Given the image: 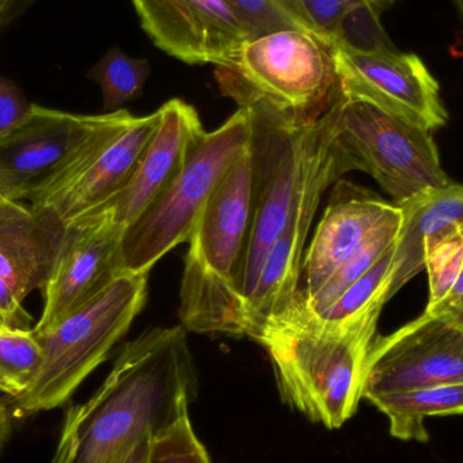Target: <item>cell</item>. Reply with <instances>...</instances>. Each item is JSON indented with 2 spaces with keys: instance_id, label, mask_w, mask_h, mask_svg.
I'll return each mask as SVG.
<instances>
[{
  "instance_id": "cell-1",
  "label": "cell",
  "mask_w": 463,
  "mask_h": 463,
  "mask_svg": "<svg viewBox=\"0 0 463 463\" xmlns=\"http://www.w3.org/2000/svg\"><path fill=\"white\" fill-rule=\"evenodd\" d=\"M198 374L184 326L152 328L122 347L110 374L79 410L73 463H122L197 399Z\"/></svg>"
},
{
  "instance_id": "cell-2",
  "label": "cell",
  "mask_w": 463,
  "mask_h": 463,
  "mask_svg": "<svg viewBox=\"0 0 463 463\" xmlns=\"http://www.w3.org/2000/svg\"><path fill=\"white\" fill-rule=\"evenodd\" d=\"M383 305L343 324L324 323L301 294L256 326L283 404L326 429L345 426L364 400L367 358Z\"/></svg>"
},
{
  "instance_id": "cell-3",
  "label": "cell",
  "mask_w": 463,
  "mask_h": 463,
  "mask_svg": "<svg viewBox=\"0 0 463 463\" xmlns=\"http://www.w3.org/2000/svg\"><path fill=\"white\" fill-rule=\"evenodd\" d=\"M252 198L248 146L209 198L189 237L179 293V318L187 332L244 336L242 275Z\"/></svg>"
},
{
  "instance_id": "cell-4",
  "label": "cell",
  "mask_w": 463,
  "mask_h": 463,
  "mask_svg": "<svg viewBox=\"0 0 463 463\" xmlns=\"http://www.w3.org/2000/svg\"><path fill=\"white\" fill-rule=\"evenodd\" d=\"M148 274L122 272L97 296L37 336L43 364L29 391L13 400L14 412H48L70 402L129 331L146 299Z\"/></svg>"
},
{
  "instance_id": "cell-5",
  "label": "cell",
  "mask_w": 463,
  "mask_h": 463,
  "mask_svg": "<svg viewBox=\"0 0 463 463\" xmlns=\"http://www.w3.org/2000/svg\"><path fill=\"white\" fill-rule=\"evenodd\" d=\"M328 113L343 175L369 174L394 205L450 184L430 130L345 92Z\"/></svg>"
},
{
  "instance_id": "cell-6",
  "label": "cell",
  "mask_w": 463,
  "mask_h": 463,
  "mask_svg": "<svg viewBox=\"0 0 463 463\" xmlns=\"http://www.w3.org/2000/svg\"><path fill=\"white\" fill-rule=\"evenodd\" d=\"M216 79L222 94L248 92L301 121L320 118L343 94L331 46L296 29L250 38Z\"/></svg>"
},
{
  "instance_id": "cell-7",
  "label": "cell",
  "mask_w": 463,
  "mask_h": 463,
  "mask_svg": "<svg viewBox=\"0 0 463 463\" xmlns=\"http://www.w3.org/2000/svg\"><path fill=\"white\" fill-rule=\"evenodd\" d=\"M250 111L245 108H239L219 129L205 132L178 178L124 231L125 272L149 274L163 256L189 240L209 198L250 146Z\"/></svg>"
},
{
  "instance_id": "cell-8",
  "label": "cell",
  "mask_w": 463,
  "mask_h": 463,
  "mask_svg": "<svg viewBox=\"0 0 463 463\" xmlns=\"http://www.w3.org/2000/svg\"><path fill=\"white\" fill-rule=\"evenodd\" d=\"M159 119V110L146 117L124 109L103 113L75 154L30 197L32 212L65 230L105 208L129 184Z\"/></svg>"
},
{
  "instance_id": "cell-9",
  "label": "cell",
  "mask_w": 463,
  "mask_h": 463,
  "mask_svg": "<svg viewBox=\"0 0 463 463\" xmlns=\"http://www.w3.org/2000/svg\"><path fill=\"white\" fill-rule=\"evenodd\" d=\"M463 383V332L442 313L424 310L393 334L375 337L364 400L393 392Z\"/></svg>"
},
{
  "instance_id": "cell-10",
  "label": "cell",
  "mask_w": 463,
  "mask_h": 463,
  "mask_svg": "<svg viewBox=\"0 0 463 463\" xmlns=\"http://www.w3.org/2000/svg\"><path fill=\"white\" fill-rule=\"evenodd\" d=\"M343 92L434 132L449 113L437 79L420 57L396 49L354 52L331 46Z\"/></svg>"
},
{
  "instance_id": "cell-11",
  "label": "cell",
  "mask_w": 463,
  "mask_h": 463,
  "mask_svg": "<svg viewBox=\"0 0 463 463\" xmlns=\"http://www.w3.org/2000/svg\"><path fill=\"white\" fill-rule=\"evenodd\" d=\"M124 230L106 211L92 212L65 228L56 260L43 285V315L33 332L46 334L97 296L124 271Z\"/></svg>"
},
{
  "instance_id": "cell-12",
  "label": "cell",
  "mask_w": 463,
  "mask_h": 463,
  "mask_svg": "<svg viewBox=\"0 0 463 463\" xmlns=\"http://www.w3.org/2000/svg\"><path fill=\"white\" fill-rule=\"evenodd\" d=\"M152 43L187 64L228 67L250 35L227 0H132Z\"/></svg>"
},
{
  "instance_id": "cell-13",
  "label": "cell",
  "mask_w": 463,
  "mask_h": 463,
  "mask_svg": "<svg viewBox=\"0 0 463 463\" xmlns=\"http://www.w3.org/2000/svg\"><path fill=\"white\" fill-rule=\"evenodd\" d=\"M32 103L21 127L0 140V193L21 203L38 192L102 121Z\"/></svg>"
},
{
  "instance_id": "cell-14",
  "label": "cell",
  "mask_w": 463,
  "mask_h": 463,
  "mask_svg": "<svg viewBox=\"0 0 463 463\" xmlns=\"http://www.w3.org/2000/svg\"><path fill=\"white\" fill-rule=\"evenodd\" d=\"M342 176L332 140L328 155L305 187L286 227L264 259L252 296L244 307V336L298 296L304 247L310 225L324 192Z\"/></svg>"
},
{
  "instance_id": "cell-15",
  "label": "cell",
  "mask_w": 463,
  "mask_h": 463,
  "mask_svg": "<svg viewBox=\"0 0 463 463\" xmlns=\"http://www.w3.org/2000/svg\"><path fill=\"white\" fill-rule=\"evenodd\" d=\"M159 111V125L129 184L99 209L124 231L178 178L195 144L205 135L197 110L189 103L171 99Z\"/></svg>"
},
{
  "instance_id": "cell-16",
  "label": "cell",
  "mask_w": 463,
  "mask_h": 463,
  "mask_svg": "<svg viewBox=\"0 0 463 463\" xmlns=\"http://www.w3.org/2000/svg\"><path fill=\"white\" fill-rule=\"evenodd\" d=\"M400 214L394 203L348 181H337L309 250L302 260V299L312 298L326 280L381 225Z\"/></svg>"
},
{
  "instance_id": "cell-17",
  "label": "cell",
  "mask_w": 463,
  "mask_h": 463,
  "mask_svg": "<svg viewBox=\"0 0 463 463\" xmlns=\"http://www.w3.org/2000/svg\"><path fill=\"white\" fill-rule=\"evenodd\" d=\"M64 232L21 203L0 217V277L22 302L45 285Z\"/></svg>"
},
{
  "instance_id": "cell-18",
  "label": "cell",
  "mask_w": 463,
  "mask_h": 463,
  "mask_svg": "<svg viewBox=\"0 0 463 463\" xmlns=\"http://www.w3.org/2000/svg\"><path fill=\"white\" fill-rule=\"evenodd\" d=\"M393 256V278L386 302L424 269V240L432 234L463 225V184L450 182L407 203Z\"/></svg>"
},
{
  "instance_id": "cell-19",
  "label": "cell",
  "mask_w": 463,
  "mask_h": 463,
  "mask_svg": "<svg viewBox=\"0 0 463 463\" xmlns=\"http://www.w3.org/2000/svg\"><path fill=\"white\" fill-rule=\"evenodd\" d=\"M369 402L388 416L392 437L426 443L427 418L463 415V383L380 394Z\"/></svg>"
},
{
  "instance_id": "cell-20",
  "label": "cell",
  "mask_w": 463,
  "mask_h": 463,
  "mask_svg": "<svg viewBox=\"0 0 463 463\" xmlns=\"http://www.w3.org/2000/svg\"><path fill=\"white\" fill-rule=\"evenodd\" d=\"M402 211H400V214L381 225L350 258L345 259L312 298L307 301L302 299L307 310L313 315L324 312L359 278L364 277L396 244L400 227H402Z\"/></svg>"
},
{
  "instance_id": "cell-21",
  "label": "cell",
  "mask_w": 463,
  "mask_h": 463,
  "mask_svg": "<svg viewBox=\"0 0 463 463\" xmlns=\"http://www.w3.org/2000/svg\"><path fill=\"white\" fill-rule=\"evenodd\" d=\"M43 364V345L33 329L0 326V393L13 400L26 393Z\"/></svg>"
},
{
  "instance_id": "cell-22",
  "label": "cell",
  "mask_w": 463,
  "mask_h": 463,
  "mask_svg": "<svg viewBox=\"0 0 463 463\" xmlns=\"http://www.w3.org/2000/svg\"><path fill=\"white\" fill-rule=\"evenodd\" d=\"M149 75L148 60L128 56L118 48L110 49L89 72V78L100 87L105 113L122 110V106L137 99Z\"/></svg>"
},
{
  "instance_id": "cell-23",
  "label": "cell",
  "mask_w": 463,
  "mask_h": 463,
  "mask_svg": "<svg viewBox=\"0 0 463 463\" xmlns=\"http://www.w3.org/2000/svg\"><path fill=\"white\" fill-rule=\"evenodd\" d=\"M397 242V241H396ZM396 244L351 288H348L331 307L315 315L324 323L343 324L386 304V294L393 278V256ZM313 315V313H312Z\"/></svg>"
},
{
  "instance_id": "cell-24",
  "label": "cell",
  "mask_w": 463,
  "mask_h": 463,
  "mask_svg": "<svg viewBox=\"0 0 463 463\" xmlns=\"http://www.w3.org/2000/svg\"><path fill=\"white\" fill-rule=\"evenodd\" d=\"M424 269L429 274L430 286L426 310H432L448 298L461 277L462 225L432 234L424 240Z\"/></svg>"
},
{
  "instance_id": "cell-25",
  "label": "cell",
  "mask_w": 463,
  "mask_h": 463,
  "mask_svg": "<svg viewBox=\"0 0 463 463\" xmlns=\"http://www.w3.org/2000/svg\"><path fill=\"white\" fill-rule=\"evenodd\" d=\"M227 3L250 38L285 29L301 30L318 37L302 13L299 0H227Z\"/></svg>"
},
{
  "instance_id": "cell-26",
  "label": "cell",
  "mask_w": 463,
  "mask_h": 463,
  "mask_svg": "<svg viewBox=\"0 0 463 463\" xmlns=\"http://www.w3.org/2000/svg\"><path fill=\"white\" fill-rule=\"evenodd\" d=\"M148 463H212L193 429L189 412L151 438Z\"/></svg>"
},
{
  "instance_id": "cell-27",
  "label": "cell",
  "mask_w": 463,
  "mask_h": 463,
  "mask_svg": "<svg viewBox=\"0 0 463 463\" xmlns=\"http://www.w3.org/2000/svg\"><path fill=\"white\" fill-rule=\"evenodd\" d=\"M381 11L370 5H361L351 10L337 27L331 46L354 52H375L392 49L380 24Z\"/></svg>"
},
{
  "instance_id": "cell-28",
  "label": "cell",
  "mask_w": 463,
  "mask_h": 463,
  "mask_svg": "<svg viewBox=\"0 0 463 463\" xmlns=\"http://www.w3.org/2000/svg\"><path fill=\"white\" fill-rule=\"evenodd\" d=\"M361 5L370 3L367 0H299L302 13L318 37L329 46L345 16Z\"/></svg>"
},
{
  "instance_id": "cell-29",
  "label": "cell",
  "mask_w": 463,
  "mask_h": 463,
  "mask_svg": "<svg viewBox=\"0 0 463 463\" xmlns=\"http://www.w3.org/2000/svg\"><path fill=\"white\" fill-rule=\"evenodd\" d=\"M30 109L32 103L26 99L18 84L0 75V140L24 124Z\"/></svg>"
},
{
  "instance_id": "cell-30",
  "label": "cell",
  "mask_w": 463,
  "mask_h": 463,
  "mask_svg": "<svg viewBox=\"0 0 463 463\" xmlns=\"http://www.w3.org/2000/svg\"><path fill=\"white\" fill-rule=\"evenodd\" d=\"M0 326L7 328L32 329V316L24 309L13 288L0 277Z\"/></svg>"
},
{
  "instance_id": "cell-31",
  "label": "cell",
  "mask_w": 463,
  "mask_h": 463,
  "mask_svg": "<svg viewBox=\"0 0 463 463\" xmlns=\"http://www.w3.org/2000/svg\"><path fill=\"white\" fill-rule=\"evenodd\" d=\"M14 415L13 399L0 393V458L13 437Z\"/></svg>"
},
{
  "instance_id": "cell-32",
  "label": "cell",
  "mask_w": 463,
  "mask_h": 463,
  "mask_svg": "<svg viewBox=\"0 0 463 463\" xmlns=\"http://www.w3.org/2000/svg\"><path fill=\"white\" fill-rule=\"evenodd\" d=\"M427 312L442 313L443 316L449 318L451 323L456 324L463 332V297L454 301L448 302L435 310H427Z\"/></svg>"
},
{
  "instance_id": "cell-33",
  "label": "cell",
  "mask_w": 463,
  "mask_h": 463,
  "mask_svg": "<svg viewBox=\"0 0 463 463\" xmlns=\"http://www.w3.org/2000/svg\"><path fill=\"white\" fill-rule=\"evenodd\" d=\"M149 442L151 439L143 440L140 445L136 446L122 463H148Z\"/></svg>"
},
{
  "instance_id": "cell-34",
  "label": "cell",
  "mask_w": 463,
  "mask_h": 463,
  "mask_svg": "<svg viewBox=\"0 0 463 463\" xmlns=\"http://www.w3.org/2000/svg\"><path fill=\"white\" fill-rule=\"evenodd\" d=\"M37 0H16L14 3L13 8H11L10 14H8L7 24L13 21L14 18H16V16L21 15V13H24L27 7H30Z\"/></svg>"
},
{
  "instance_id": "cell-35",
  "label": "cell",
  "mask_w": 463,
  "mask_h": 463,
  "mask_svg": "<svg viewBox=\"0 0 463 463\" xmlns=\"http://www.w3.org/2000/svg\"><path fill=\"white\" fill-rule=\"evenodd\" d=\"M16 0H0V24H7L8 14Z\"/></svg>"
},
{
  "instance_id": "cell-36",
  "label": "cell",
  "mask_w": 463,
  "mask_h": 463,
  "mask_svg": "<svg viewBox=\"0 0 463 463\" xmlns=\"http://www.w3.org/2000/svg\"><path fill=\"white\" fill-rule=\"evenodd\" d=\"M14 203H15L7 200V198L0 193V217L5 216V214L13 208Z\"/></svg>"
},
{
  "instance_id": "cell-37",
  "label": "cell",
  "mask_w": 463,
  "mask_h": 463,
  "mask_svg": "<svg viewBox=\"0 0 463 463\" xmlns=\"http://www.w3.org/2000/svg\"><path fill=\"white\" fill-rule=\"evenodd\" d=\"M367 2H369L373 7L377 8V10H380L381 13H383V10H386V8L392 5L393 0H367Z\"/></svg>"
},
{
  "instance_id": "cell-38",
  "label": "cell",
  "mask_w": 463,
  "mask_h": 463,
  "mask_svg": "<svg viewBox=\"0 0 463 463\" xmlns=\"http://www.w3.org/2000/svg\"><path fill=\"white\" fill-rule=\"evenodd\" d=\"M454 5H456L457 13H458L459 19H461L462 30H463V0H453Z\"/></svg>"
}]
</instances>
